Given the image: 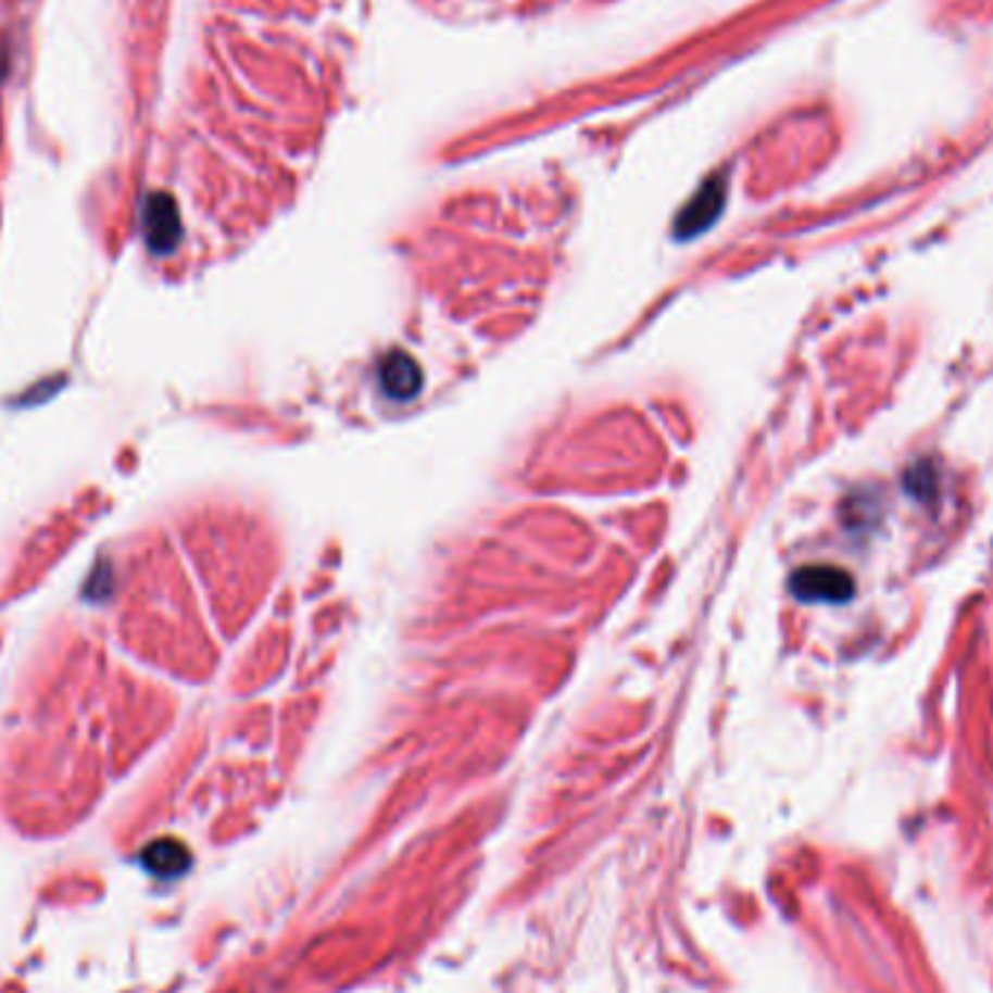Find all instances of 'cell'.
I'll list each match as a JSON object with an SVG mask.
<instances>
[{
	"instance_id": "1",
	"label": "cell",
	"mask_w": 993,
	"mask_h": 993,
	"mask_svg": "<svg viewBox=\"0 0 993 993\" xmlns=\"http://www.w3.org/2000/svg\"><path fill=\"white\" fill-rule=\"evenodd\" d=\"M790 590L802 602H822V604H845L854 599V578L831 564H810L793 573L790 578Z\"/></svg>"
},
{
	"instance_id": "3",
	"label": "cell",
	"mask_w": 993,
	"mask_h": 993,
	"mask_svg": "<svg viewBox=\"0 0 993 993\" xmlns=\"http://www.w3.org/2000/svg\"><path fill=\"white\" fill-rule=\"evenodd\" d=\"M724 198H727V184H724V178H712L709 184L694 196L692 204L686 206V213L680 215V232L692 236V232H701L703 227H709V224L720 215Z\"/></svg>"
},
{
	"instance_id": "5",
	"label": "cell",
	"mask_w": 993,
	"mask_h": 993,
	"mask_svg": "<svg viewBox=\"0 0 993 993\" xmlns=\"http://www.w3.org/2000/svg\"><path fill=\"white\" fill-rule=\"evenodd\" d=\"M906 494L918 500V503H932L939 496V470L930 460L915 462L913 468L904 474Z\"/></svg>"
},
{
	"instance_id": "2",
	"label": "cell",
	"mask_w": 993,
	"mask_h": 993,
	"mask_svg": "<svg viewBox=\"0 0 993 993\" xmlns=\"http://www.w3.org/2000/svg\"><path fill=\"white\" fill-rule=\"evenodd\" d=\"M142 230H146V241L154 253H169L180 239V218L178 206L169 196L154 192L146 201L142 210Z\"/></svg>"
},
{
	"instance_id": "4",
	"label": "cell",
	"mask_w": 993,
	"mask_h": 993,
	"mask_svg": "<svg viewBox=\"0 0 993 993\" xmlns=\"http://www.w3.org/2000/svg\"><path fill=\"white\" fill-rule=\"evenodd\" d=\"M142 860H146V866H149L154 875L172 878V875H178L180 869H187L189 857L175 840H160V843H154L149 852L142 854Z\"/></svg>"
}]
</instances>
